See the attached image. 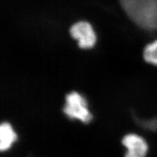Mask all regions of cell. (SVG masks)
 Masks as SVG:
<instances>
[{
	"label": "cell",
	"mask_w": 157,
	"mask_h": 157,
	"mask_svg": "<svg viewBox=\"0 0 157 157\" xmlns=\"http://www.w3.org/2000/svg\"><path fill=\"white\" fill-rule=\"evenodd\" d=\"M127 17L147 32H157V0H119Z\"/></svg>",
	"instance_id": "6da1fadb"
},
{
	"label": "cell",
	"mask_w": 157,
	"mask_h": 157,
	"mask_svg": "<svg viewBox=\"0 0 157 157\" xmlns=\"http://www.w3.org/2000/svg\"><path fill=\"white\" fill-rule=\"evenodd\" d=\"M143 57L147 63L157 66V39L145 47L143 51Z\"/></svg>",
	"instance_id": "8992f818"
},
{
	"label": "cell",
	"mask_w": 157,
	"mask_h": 157,
	"mask_svg": "<svg viewBox=\"0 0 157 157\" xmlns=\"http://www.w3.org/2000/svg\"><path fill=\"white\" fill-rule=\"evenodd\" d=\"M70 33L77 41L81 48L90 49L96 45V32L91 24L86 21H78L73 24L70 29Z\"/></svg>",
	"instance_id": "277c9868"
},
{
	"label": "cell",
	"mask_w": 157,
	"mask_h": 157,
	"mask_svg": "<svg viewBox=\"0 0 157 157\" xmlns=\"http://www.w3.org/2000/svg\"><path fill=\"white\" fill-rule=\"evenodd\" d=\"M62 111L69 120L79 121L85 125H89L94 119L86 98L76 91L67 94Z\"/></svg>",
	"instance_id": "7a4b0ae2"
},
{
	"label": "cell",
	"mask_w": 157,
	"mask_h": 157,
	"mask_svg": "<svg viewBox=\"0 0 157 157\" xmlns=\"http://www.w3.org/2000/svg\"><path fill=\"white\" fill-rule=\"evenodd\" d=\"M19 136L16 129L9 121H3L0 124V151L7 153L18 141Z\"/></svg>",
	"instance_id": "5b68a950"
},
{
	"label": "cell",
	"mask_w": 157,
	"mask_h": 157,
	"mask_svg": "<svg viewBox=\"0 0 157 157\" xmlns=\"http://www.w3.org/2000/svg\"><path fill=\"white\" fill-rule=\"evenodd\" d=\"M120 141L121 146L124 148L123 157H147L148 155V141L137 132H128L121 137Z\"/></svg>",
	"instance_id": "3957f363"
}]
</instances>
